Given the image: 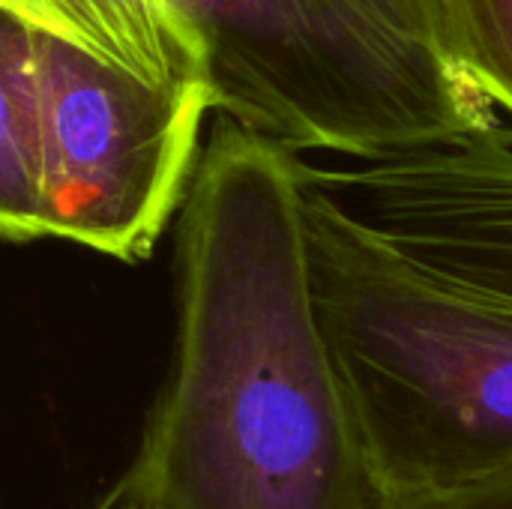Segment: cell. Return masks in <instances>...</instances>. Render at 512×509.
Returning a JSON list of instances; mask_svg holds the SVG:
<instances>
[{"label": "cell", "instance_id": "52a82bcc", "mask_svg": "<svg viewBox=\"0 0 512 509\" xmlns=\"http://www.w3.org/2000/svg\"><path fill=\"white\" fill-rule=\"evenodd\" d=\"M33 27L0 9V237H45L33 105Z\"/></svg>", "mask_w": 512, "mask_h": 509}, {"label": "cell", "instance_id": "5b68a950", "mask_svg": "<svg viewBox=\"0 0 512 509\" xmlns=\"http://www.w3.org/2000/svg\"><path fill=\"white\" fill-rule=\"evenodd\" d=\"M303 183L351 228L468 294L512 309V132L315 165Z\"/></svg>", "mask_w": 512, "mask_h": 509}, {"label": "cell", "instance_id": "7a4b0ae2", "mask_svg": "<svg viewBox=\"0 0 512 509\" xmlns=\"http://www.w3.org/2000/svg\"><path fill=\"white\" fill-rule=\"evenodd\" d=\"M303 240L315 318L375 501L512 474V309L387 252L306 183Z\"/></svg>", "mask_w": 512, "mask_h": 509}, {"label": "cell", "instance_id": "277c9868", "mask_svg": "<svg viewBox=\"0 0 512 509\" xmlns=\"http://www.w3.org/2000/svg\"><path fill=\"white\" fill-rule=\"evenodd\" d=\"M30 57L45 237L147 258L192 180L207 87L138 78L42 30Z\"/></svg>", "mask_w": 512, "mask_h": 509}, {"label": "cell", "instance_id": "30bf717a", "mask_svg": "<svg viewBox=\"0 0 512 509\" xmlns=\"http://www.w3.org/2000/svg\"><path fill=\"white\" fill-rule=\"evenodd\" d=\"M93 509H144L138 501H132L129 495H123L120 489H111L105 498H102V504Z\"/></svg>", "mask_w": 512, "mask_h": 509}, {"label": "cell", "instance_id": "9c48e42d", "mask_svg": "<svg viewBox=\"0 0 512 509\" xmlns=\"http://www.w3.org/2000/svg\"><path fill=\"white\" fill-rule=\"evenodd\" d=\"M369 509H512V474L450 495L411 498V501H372Z\"/></svg>", "mask_w": 512, "mask_h": 509}, {"label": "cell", "instance_id": "6da1fadb", "mask_svg": "<svg viewBox=\"0 0 512 509\" xmlns=\"http://www.w3.org/2000/svg\"><path fill=\"white\" fill-rule=\"evenodd\" d=\"M168 381L114 486L144 509H369L306 270L297 156L219 117L177 231Z\"/></svg>", "mask_w": 512, "mask_h": 509}, {"label": "cell", "instance_id": "3957f363", "mask_svg": "<svg viewBox=\"0 0 512 509\" xmlns=\"http://www.w3.org/2000/svg\"><path fill=\"white\" fill-rule=\"evenodd\" d=\"M210 111L282 150L372 159L504 123L462 69L444 0H168Z\"/></svg>", "mask_w": 512, "mask_h": 509}, {"label": "cell", "instance_id": "8992f818", "mask_svg": "<svg viewBox=\"0 0 512 509\" xmlns=\"http://www.w3.org/2000/svg\"><path fill=\"white\" fill-rule=\"evenodd\" d=\"M0 9L138 78L204 84L198 39L168 0H0Z\"/></svg>", "mask_w": 512, "mask_h": 509}, {"label": "cell", "instance_id": "ba28073f", "mask_svg": "<svg viewBox=\"0 0 512 509\" xmlns=\"http://www.w3.org/2000/svg\"><path fill=\"white\" fill-rule=\"evenodd\" d=\"M444 12L462 69L486 102L512 120V0H444Z\"/></svg>", "mask_w": 512, "mask_h": 509}]
</instances>
